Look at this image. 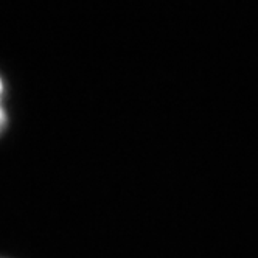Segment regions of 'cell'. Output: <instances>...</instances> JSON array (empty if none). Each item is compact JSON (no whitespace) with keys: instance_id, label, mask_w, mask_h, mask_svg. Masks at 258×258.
Listing matches in <instances>:
<instances>
[{"instance_id":"obj_2","label":"cell","mask_w":258,"mask_h":258,"mask_svg":"<svg viewBox=\"0 0 258 258\" xmlns=\"http://www.w3.org/2000/svg\"><path fill=\"white\" fill-rule=\"evenodd\" d=\"M4 92H5V86H4V81H2V78H0V98L4 97Z\"/></svg>"},{"instance_id":"obj_1","label":"cell","mask_w":258,"mask_h":258,"mask_svg":"<svg viewBox=\"0 0 258 258\" xmlns=\"http://www.w3.org/2000/svg\"><path fill=\"white\" fill-rule=\"evenodd\" d=\"M7 123H8V115H7V110L2 104V98H0V134L2 131L7 127Z\"/></svg>"}]
</instances>
